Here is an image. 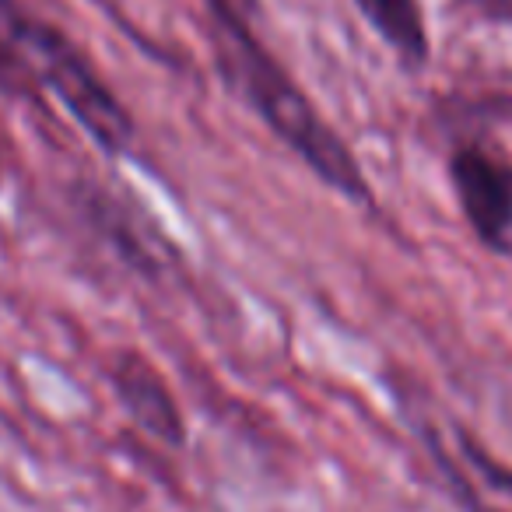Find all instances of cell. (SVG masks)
Wrapping results in <instances>:
<instances>
[{
  "mask_svg": "<svg viewBox=\"0 0 512 512\" xmlns=\"http://www.w3.org/2000/svg\"><path fill=\"white\" fill-rule=\"evenodd\" d=\"M204 8L211 15L207 32H211L214 60L228 88L274 130L281 144H288L313 169L316 179L334 186L341 197L369 204L372 190L358 158L316 113L292 74L260 43L253 25L246 22V0H204Z\"/></svg>",
  "mask_w": 512,
  "mask_h": 512,
  "instance_id": "obj_1",
  "label": "cell"
},
{
  "mask_svg": "<svg viewBox=\"0 0 512 512\" xmlns=\"http://www.w3.org/2000/svg\"><path fill=\"white\" fill-rule=\"evenodd\" d=\"M0 88L8 95L50 92L106 155H123L134 144L127 106L92 60L25 0H0Z\"/></svg>",
  "mask_w": 512,
  "mask_h": 512,
  "instance_id": "obj_2",
  "label": "cell"
},
{
  "mask_svg": "<svg viewBox=\"0 0 512 512\" xmlns=\"http://www.w3.org/2000/svg\"><path fill=\"white\" fill-rule=\"evenodd\" d=\"M414 435L425 442L442 481L467 512H512V467L484 449L463 425L435 407H407Z\"/></svg>",
  "mask_w": 512,
  "mask_h": 512,
  "instance_id": "obj_3",
  "label": "cell"
},
{
  "mask_svg": "<svg viewBox=\"0 0 512 512\" xmlns=\"http://www.w3.org/2000/svg\"><path fill=\"white\" fill-rule=\"evenodd\" d=\"M449 183L470 232L491 253L512 256V165L484 144H456Z\"/></svg>",
  "mask_w": 512,
  "mask_h": 512,
  "instance_id": "obj_4",
  "label": "cell"
},
{
  "mask_svg": "<svg viewBox=\"0 0 512 512\" xmlns=\"http://www.w3.org/2000/svg\"><path fill=\"white\" fill-rule=\"evenodd\" d=\"M109 383L116 390V400L123 411L130 414L144 435L169 449L186 446V421L179 411L176 397H172L165 376L141 355V351H116L113 365H109Z\"/></svg>",
  "mask_w": 512,
  "mask_h": 512,
  "instance_id": "obj_5",
  "label": "cell"
},
{
  "mask_svg": "<svg viewBox=\"0 0 512 512\" xmlns=\"http://www.w3.org/2000/svg\"><path fill=\"white\" fill-rule=\"evenodd\" d=\"M355 8L407 71H421L428 64L432 39H428L418 0H355Z\"/></svg>",
  "mask_w": 512,
  "mask_h": 512,
  "instance_id": "obj_6",
  "label": "cell"
},
{
  "mask_svg": "<svg viewBox=\"0 0 512 512\" xmlns=\"http://www.w3.org/2000/svg\"><path fill=\"white\" fill-rule=\"evenodd\" d=\"M460 4H470V8H477L484 18L512 22V0H460Z\"/></svg>",
  "mask_w": 512,
  "mask_h": 512,
  "instance_id": "obj_7",
  "label": "cell"
}]
</instances>
